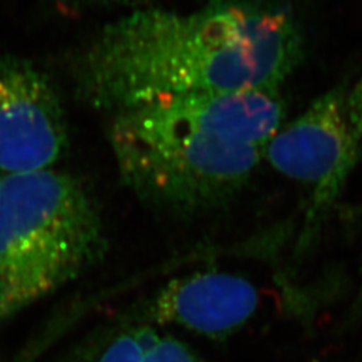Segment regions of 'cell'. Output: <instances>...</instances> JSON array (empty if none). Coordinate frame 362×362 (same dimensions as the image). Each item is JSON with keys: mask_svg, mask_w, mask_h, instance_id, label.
I'll use <instances>...</instances> for the list:
<instances>
[{"mask_svg": "<svg viewBox=\"0 0 362 362\" xmlns=\"http://www.w3.org/2000/svg\"><path fill=\"white\" fill-rule=\"evenodd\" d=\"M360 322H362V282L358 291H357V296L351 302V306H350L344 324L346 326H353V325L360 324Z\"/></svg>", "mask_w": 362, "mask_h": 362, "instance_id": "10", "label": "cell"}, {"mask_svg": "<svg viewBox=\"0 0 362 362\" xmlns=\"http://www.w3.org/2000/svg\"><path fill=\"white\" fill-rule=\"evenodd\" d=\"M144 362H207L179 338L161 334L145 354Z\"/></svg>", "mask_w": 362, "mask_h": 362, "instance_id": "7", "label": "cell"}, {"mask_svg": "<svg viewBox=\"0 0 362 362\" xmlns=\"http://www.w3.org/2000/svg\"><path fill=\"white\" fill-rule=\"evenodd\" d=\"M1 179H3V177H1V176H0V182H1Z\"/></svg>", "mask_w": 362, "mask_h": 362, "instance_id": "11", "label": "cell"}, {"mask_svg": "<svg viewBox=\"0 0 362 362\" xmlns=\"http://www.w3.org/2000/svg\"><path fill=\"white\" fill-rule=\"evenodd\" d=\"M107 251L104 218L86 187L46 169L0 182V329L77 281Z\"/></svg>", "mask_w": 362, "mask_h": 362, "instance_id": "3", "label": "cell"}, {"mask_svg": "<svg viewBox=\"0 0 362 362\" xmlns=\"http://www.w3.org/2000/svg\"><path fill=\"white\" fill-rule=\"evenodd\" d=\"M58 7L65 11H86L90 8H100V7H117V6H139L143 4V0H52Z\"/></svg>", "mask_w": 362, "mask_h": 362, "instance_id": "8", "label": "cell"}, {"mask_svg": "<svg viewBox=\"0 0 362 362\" xmlns=\"http://www.w3.org/2000/svg\"><path fill=\"white\" fill-rule=\"evenodd\" d=\"M285 116L279 89L194 94L116 113L109 141L130 191L191 218L242 192Z\"/></svg>", "mask_w": 362, "mask_h": 362, "instance_id": "2", "label": "cell"}, {"mask_svg": "<svg viewBox=\"0 0 362 362\" xmlns=\"http://www.w3.org/2000/svg\"><path fill=\"white\" fill-rule=\"evenodd\" d=\"M346 97L344 88L326 91L278 130L264 148L263 158L272 168L308 194L294 247L298 259L310 255L318 245L329 214L362 156Z\"/></svg>", "mask_w": 362, "mask_h": 362, "instance_id": "4", "label": "cell"}, {"mask_svg": "<svg viewBox=\"0 0 362 362\" xmlns=\"http://www.w3.org/2000/svg\"><path fill=\"white\" fill-rule=\"evenodd\" d=\"M69 146L64 107L50 79L22 59L0 61V176L52 169Z\"/></svg>", "mask_w": 362, "mask_h": 362, "instance_id": "5", "label": "cell"}, {"mask_svg": "<svg viewBox=\"0 0 362 362\" xmlns=\"http://www.w3.org/2000/svg\"><path fill=\"white\" fill-rule=\"evenodd\" d=\"M255 284L236 272L208 270L187 274L161 286L132 321L176 326L214 341L235 336L257 314Z\"/></svg>", "mask_w": 362, "mask_h": 362, "instance_id": "6", "label": "cell"}, {"mask_svg": "<svg viewBox=\"0 0 362 362\" xmlns=\"http://www.w3.org/2000/svg\"><path fill=\"white\" fill-rule=\"evenodd\" d=\"M346 106H348L350 124L357 136L362 155V76L356 83V86L348 91Z\"/></svg>", "mask_w": 362, "mask_h": 362, "instance_id": "9", "label": "cell"}, {"mask_svg": "<svg viewBox=\"0 0 362 362\" xmlns=\"http://www.w3.org/2000/svg\"><path fill=\"white\" fill-rule=\"evenodd\" d=\"M303 37L281 0H208L188 11L137 7L105 26L71 66L78 97L113 115L194 94L279 89Z\"/></svg>", "mask_w": 362, "mask_h": 362, "instance_id": "1", "label": "cell"}]
</instances>
